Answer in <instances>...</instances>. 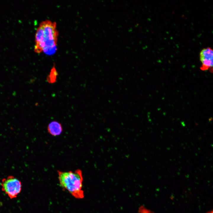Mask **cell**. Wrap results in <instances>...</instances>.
Instances as JSON below:
<instances>
[{"label": "cell", "instance_id": "cell-1", "mask_svg": "<svg viewBox=\"0 0 213 213\" xmlns=\"http://www.w3.org/2000/svg\"><path fill=\"white\" fill-rule=\"evenodd\" d=\"M58 35L55 22L48 20L42 22L35 34V52L37 53H52L55 50Z\"/></svg>", "mask_w": 213, "mask_h": 213}, {"label": "cell", "instance_id": "cell-2", "mask_svg": "<svg viewBox=\"0 0 213 213\" xmlns=\"http://www.w3.org/2000/svg\"><path fill=\"white\" fill-rule=\"evenodd\" d=\"M57 173L59 184L62 188L76 199L83 198L84 192L82 190L83 178L80 170L78 169L74 172L58 170Z\"/></svg>", "mask_w": 213, "mask_h": 213}, {"label": "cell", "instance_id": "cell-3", "mask_svg": "<svg viewBox=\"0 0 213 213\" xmlns=\"http://www.w3.org/2000/svg\"><path fill=\"white\" fill-rule=\"evenodd\" d=\"M1 186L2 191L10 199L16 198L22 189L20 181L12 175L3 178L1 183Z\"/></svg>", "mask_w": 213, "mask_h": 213}, {"label": "cell", "instance_id": "cell-4", "mask_svg": "<svg viewBox=\"0 0 213 213\" xmlns=\"http://www.w3.org/2000/svg\"><path fill=\"white\" fill-rule=\"evenodd\" d=\"M200 60L201 62V69L202 71L208 70L212 71L213 66V51L209 47L203 49L199 53Z\"/></svg>", "mask_w": 213, "mask_h": 213}, {"label": "cell", "instance_id": "cell-5", "mask_svg": "<svg viewBox=\"0 0 213 213\" xmlns=\"http://www.w3.org/2000/svg\"><path fill=\"white\" fill-rule=\"evenodd\" d=\"M48 132L51 135L56 136L60 135L62 131L61 123L54 121L50 122L47 127Z\"/></svg>", "mask_w": 213, "mask_h": 213}, {"label": "cell", "instance_id": "cell-6", "mask_svg": "<svg viewBox=\"0 0 213 213\" xmlns=\"http://www.w3.org/2000/svg\"><path fill=\"white\" fill-rule=\"evenodd\" d=\"M58 75V72L55 65H54L51 69L49 74L47 76L46 79L47 82L50 83H55L57 80Z\"/></svg>", "mask_w": 213, "mask_h": 213}]
</instances>
